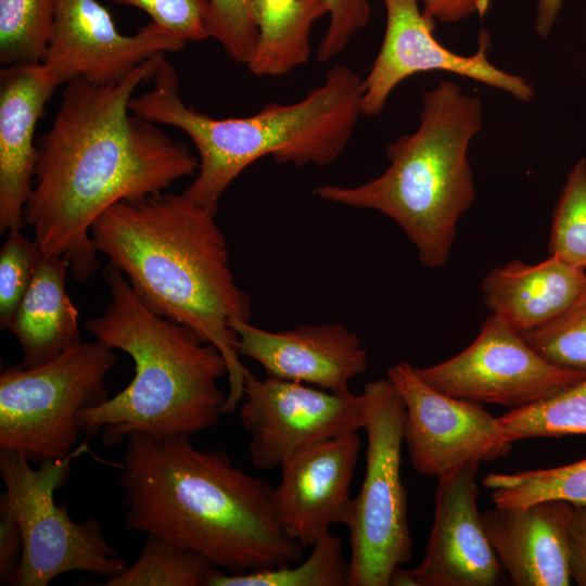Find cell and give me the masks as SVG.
Segmentation results:
<instances>
[{
  "label": "cell",
  "mask_w": 586,
  "mask_h": 586,
  "mask_svg": "<svg viewBox=\"0 0 586 586\" xmlns=\"http://www.w3.org/2000/svg\"><path fill=\"white\" fill-rule=\"evenodd\" d=\"M102 276L110 291L104 310L86 330L135 365L129 384L102 404L81 412L82 434H100L112 447L130 435L192 436L219 423L227 394L218 381L228 375L220 351L195 331L151 310L125 275L107 264Z\"/></svg>",
  "instance_id": "4"
},
{
  "label": "cell",
  "mask_w": 586,
  "mask_h": 586,
  "mask_svg": "<svg viewBox=\"0 0 586 586\" xmlns=\"http://www.w3.org/2000/svg\"><path fill=\"white\" fill-rule=\"evenodd\" d=\"M481 289L492 314L524 333L559 317L579 298L586 270L551 255L535 265L513 259L494 267Z\"/></svg>",
  "instance_id": "20"
},
{
  "label": "cell",
  "mask_w": 586,
  "mask_h": 586,
  "mask_svg": "<svg viewBox=\"0 0 586 586\" xmlns=\"http://www.w3.org/2000/svg\"><path fill=\"white\" fill-rule=\"evenodd\" d=\"M53 23L54 0H0L1 65L42 63Z\"/></svg>",
  "instance_id": "27"
},
{
  "label": "cell",
  "mask_w": 586,
  "mask_h": 586,
  "mask_svg": "<svg viewBox=\"0 0 586 586\" xmlns=\"http://www.w3.org/2000/svg\"><path fill=\"white\" fill-rule=\"evenodd\" d=\"M498 418L510 442L532 437L586 435V377L556 394Z\"/></svg>",
  "instance_id": "26"
},
{
  "label": "cell",
  "mask_w": 586,
  "mask_h": 586,
  "mask_svg": "<svg viewBox=\"0 0 586 586\" xmlns=\"http://www.w3.org/2000/svg\"><path fill=\"white\" fill-rule=\"evenodd\" d=\"M572 505L544 500L481 512L486 537L515 586H569Z\"/></svg>",
  "instance_id": "19"
},
{
  "label": "cell",
  "mask_w": 586,
  "mask_h": 586,
  "mask_svg": "<svg viewBox=\"0 0 586 586\" xmlns=\"http://www.w3.org/2000/svg\"><path fill=\"white\" fill-rule=\"evenodd\" d=\"M238 353L257 361L267 375L315 385L333 393L349 391L364 373L368 355L356 333L340 323L306 324L268 331L234 320Z\"/></svg>",
  "instance_id": "17"
},
{
  "label": "cell",
  "mask_w": 586,
  "mask_h": 586,
  "mask_svg": "<svg viewBox=\"0 0 586 586\" xmlns=\"http://www.w3.org/2000/svg\"><path fill=\"white\" fill-rule=\"evenodd\" d=\"M423 14L442 23H456L472 14L484 15L489 0H420Z\"/></svg>",
  "instance_id": "36"
},
{
  "label": "cell",
  "mask_w": 586,
  "mask_h": 586,
  "mask_svg": "<svg viewBox=\"0 0 586 586\" xmlns=\"http://www.w3.org/2000/svg\"><path fill=\"white\" fill-rule=\"evenodd\" d=\"M165 55L113 84L67 81L38 145L24 220L41 253L64 256L77 282L99 269L91 228L100 215L117 202L163 192L199 169L186 144L129 110L136 89L152 79Z\"/></svg>",
  "instance_id": "1"
},
{
  "label": "cell",
  "mask_w": 586,
  "mask_h": 586,
  "mask_svg": "<svg viewBox=\"0 0 586 586\" xmlns=\"http://www.w3.org/2000/svg\"><path fill=\"white\" fill-rule=\"evenodd\" d=\"M42 253L22 229H12L0 251V327L9 330Z\"/></svg>",
  "instance_id": "30"
},
{
  "label": "cell",
  "mask_w": 586,
  "mask_h": 586,
  "mask_svg": "<svg viewBox=\"0 0 586 586\" xmlns=\"http://www.w3.org/2000/svg\"><path fill=\"white\" fill-rule=\"evenodd\" d=\"M480 461L437 479L434 522L422 561L408 570L413 586H496L502 569L477 508Z\"/></svg>",
  "instance_id": "15"
},
{
  "label": "cell",
  "mask_w": 586,
  "mask_h": 586,
  "mask_svg": "<svg viewBox=\"0 0 586 586\" xmlns=\"http://www.w3.org/2000/svg\"><path fill=\"white\" fill-rule=\"evenodd\" d=\"M387 378L405 404L403 442L419 474L440 479L470 461H494L511 449L497 417L481 404L435 390L410 362L393 365Z\"/></svg>",
  "instance_id": "12"
},
{
  "label": "cell",
  "mask_w": 586,
  "mask_h": 586,
  "mask_svg": "<svg viewBox=\"0 0 586 586\" xmlns=\"http://www.w3.org/2000/svg\"><path fill=\"white\" fill-rule=\"evenodd\" d=\"M117 360L114 348L94 339L43 365L4 369L0 450L39 464L67 457L82 434L79 415L109 398L105 380Z\"/></svg>",
  "instance_id": "8"
},
{
  "label": "cell",
  "mask_w": 586,
  "mask_h": 586,
  "mask_svg": "<svg viewBox=\"0 0 586 586\" xmlns=\"http://www.w3.org/2000/svg\"><path fill=\"white\" fill-rule=\"evenodd\" d=\"M349 560L343 556V540L326 531L301 564L229 574L216 570L207 586H349Z\"/></svg>",
  "instance_id": "23"
},
{
  "label": "cell",
  "mask_w": 586,
  "mask_h": 586,
  "mask_svg": "<svg viewBox=\"0 0 586 586\" xmlns=\"http://www.w3.org/2000/svg\"><path fill=\"white\" fill-rule=\"evenodd\" d=\"M549 255L586 270V160L570 171L557 200L549 238Z\"/></svg>",
  "instance_id": "28"
},
{
  "label": "cell",
  "mask_w": 586,
  "mask_h": 586,
  "mask_svg": "<svg viewBox=\"0 0 586 586\" xmlns=\"http://www.w3.org/2000/svg\"><path fill=\"white\" fill-rule=\"evenodd\" d=\"M215 216L183 193L158 192L112 205L92 225L91 239L151 310L220 351L228 366V413L243 398L247 369L231 324L251 320L252 303L234 279Z\"/></svg>",
  "instance_id": "3"
},
{
  "label": "cell",
  "mask_w": 586,
  "mask_h": 586,
  "mask_svg": "<svg viewBox=\"0 0 586 586\" xmlns=\"http://www.w3.org/2000/svg\"><path fill=\"white\" fill-rule=\"evenodd\" d=\"M119 468L127 530L191 549L229 574L303 557L305 548L277 520L273 487L222 450L200 449L190 436L133 434Z\"/></svg>",
  "instance_id": "2"
},
{
  "label": "cell",
  "mask_w": 586,
  "mask_h": 586,
  "mask_svg": "<svg viewBox=\"0 0 586 586\" xmlns=\"http://www.w3.org/2000/svg\"><path fill=\"white\" fill-rule=\"evenodd\" d=\"M60 85L41 63L2 66L0 72V232L25 226L38 146L35 129Z\"/></svg>",
  "instance_id": "18"
},
{
  "label": "cell",
  "mask_w": 586,
  "mask_h": 586,
  "mask_svg": "<svg viewBox=\"0 0 586 586\" xmlns=\"http://www.w3.org/2000/svg\"><path fill=\"white\" fill-rule=\"evenodd\" d=\"M569 551L571 579L586 586V506L572 505Z\"/></svg>",
  "instance_id": "35"
},
{
  "label": "cell",
  "mask_w": 586,
  "mask_h": 586,
  "mask_svg": "<svg viewBox=\"0 0 586 586\" xmlns=\"http://www.w3.org/2000/svg\"><path fill=\"white\" fill-rule=\"evenodd\" d=\"M330 14V23L317 49V59L328 62L341 53L352 36L365 27L370 18L368 0H322Z\"/></svg>",
  "instance_id": "33"
},
{
  "label": "cell",
  "mask_w": 586,
  "mask_h": 586,
  "mask_svg": "<svg viewBox=\"0 0 586 586\" xmlns=\"http://www.w3.org/2000/svg\"><path fill=\"white\" fill-rule=\"evenodd\" d=\"M67 270L64 256L42 254L14 314L9 330L20 343L23 368L43 365L81 342L78 310L66 292Z\"/></svg>",
  "instance_id": "21"
},
{
  "label": "cell",
  "mask_w": 586,
  "mask_h": 586,
  "mask_svg": "<svg viewBox=\"0 0 586 586\" xmlns=\"http://www.w3.org/2000/svg\"><path fill=\"white\" fill-rule=\"evenodd\" d=\"M86 444L67 457L40 463L33 468L20 453L0 450V476L4 492L0 510L18 524L23 552L12 584L15 586H47L55 577L81 571L111 579L129 565L104 535L102 522L89 517L74 521L65 501L54 500L55 491L71 471L73 458Z\"/></svg>",
  "instance_id": "7"
},
{
  "label": "cell",
  "mask_w": 586,
  "mask_h": 586,
  "mask_svg": "<svg viewBox=\"0 0 586 586\" xmlns=\"http://www.w3.org/2000/svg\"><path fill=\"white\" fill-rule=\"evenodd\" d=\"M118 4L144 11L151 22L176 34L183 40L201 41L209 38L208 0H112Z\"/></svg>",
  "instance_id": "32"
},
{
  "label": "cell",
  "mask_w": 586,
  "mask_h": 586,
  "mask_svg": "<svg viewBox=\"0 0 586 586\" xmlns=\"http://www.w3.org/2000/svg\"><path fill=\"white\" fill-rule=\"evenodd\" d=\"M386 10L384 38L372 66L361 80L362 116H378L404 79L423 72L445 71L504 90L518 100L530 101L533 86L524 78L501 71L487 58L489 35L482 30L477 51L459 55L434 37L436 21L420 10L418 0H383Z\"/></svg>",
  "instance_id": "13"
},
{
  "label": "cell",
  "mask_w": 586,
  "mask_h": 586,
  "mask_svg": "<svg viewBox=\"0 0 586 586\" xmlns=\"http://www.w3.org/2000/svg\"><path fill=\"white\" fill-rule=\"evenodd\" d=\"M216 569L202 555L163 537L145 535L138 559L104 586H207Z\"/></svg>",
  "instance_id": "25"
},
{
  "label": "cell",
  "mask_w": 586,
  "mask_h": 586,
  "mask_svg": "<svg viewBox=\"0 0 586 586\" xmlns=\"http://www.w3.org/2000/svg\"><path fill=\"white\" fill-rule=\"evenodd\" d=\"M239 415L251 435V462L262 470L281 467L314 445L365 425L361 394L333 393L269 375L259 379L249 368Z\"/></svg>",
  "instance_id": "10"
},
{
  "label": "cell",
  "mask_w": 586,
  "mask_h": 586,
  "mask_svg": "<svg viewBox=\"0 0 586 586\" xmlns=\"http://www.w3.org/2000/svg\"><path fill=\"white\" fill-rule=\"evenodd\" d=\"M521 335L551 364L586 371V290L559 317Z\"/></svg>",
  "instance_id": "29"
},
{
  "label": "cell",
  "mask_w": 586,
  "mask_h": 586,
  "mask_svg": "<svg viewBox=\"0 0 586 586\" xmlns=\"http://www.w3.org/2000/svg\"><path fill=\"white\" fill-rule=\"evenodd\" d=\"M186 43L151 21L135 35H123L95 0H54L52 37L41 64L60 86L76 77L107 85L153 56L182 50Z\"/></svg>",
  "instance_id": "14"
},
{
  "label": "cell",
  "mask_w": 586,
  "mask_h": 586,
  "mask_svg": "<svg viewBox=\"0 0 586 586\" xmlns=\"http://www.w3.org/2000/svg\"><path fill=\"white\" fill-rule=\"evenodd\" d=\"M361 395L366 474L347 525L349 586H390L393 571L410 561L413 546L400 476L405 404L388 378L367 382Z\"/></svg>",
  "instance_id": "9"
},
{
  "label": "cell",
  "mask_w": 586,
  "mask_h": 586,
  "mask_svg": "<svg viewBox=\"0 0 586 586\" xmlns=\"http://www.w3.org/2000/svg\"><path fill=\"white\" fill-rule=\"evenodd\" d=\"M563 0H538L535 30L547 38L557 21Z\"/></svg>",
  "instance_id": "37"
},
{
  "label": "cell",
  "mask_w": 586,
  "mask_h": 586,
  "mask_svg": "<svg viewBox=\"0 0 586 586\" xmlns=\"http://www.w3.org/2000/svg\"><path fill=\"white\" fill-rule=\"evenodd\" d=\"M208 1L209 36L221 44L231 60L246 65L258 36L254 0Z\"/></svg>",
  "instance_id": "31"
},
{
  "label": "cell",
  "mask_w": 586,
  "mask_h": 586,
  "mask_svg": "<svg viewBox=\"0 0 586 586\" xmlns=\"http://www.w3.org/2000/svg\"><path fill=\"white\" fill-rule=\"evenodd\" d=\"M328 13L322 0H254L257 41L246 64L256 76H280L309 58L314 23Z\"/></svg>",
  "instance_id": "22"
},
{
  "label": "cell",
  "mask_w": 586,
  "mask_h": 586,
  "mask_svg": "<svg viewBox=\"0 0 586 586\" xmlns=\"http://www.w3.org/2000/svg\"><path fill=\"white\" fill-rule=\"evenodd\" d=\"M482 103L442 79L425 91L418 129L398 137L386 154L388 167L359 186H321V200L373 209L392 218L428 268L448 262L461 216L475 198L469 144L482 125Z\"/></svg>",
  "instance_id": "6"
},
{
  "label": "cell",
  "mask_w": 586,
  "mask_h": 586,
  "mask_svg": "<svg viewBox=\"0 0 586 586\" xmlns=\"http://www.w3.org/2000/svg\"><path fill=\"white\" fill-rule=\"evenodd\" d=\"M359 450L357 431L348 432L305 449L280 467L281 480L272 489L275 514L304 548H311L331 525H348Z\"/></svg>",
  "instance_id": "16"
},
{
  "label": "cell",
  "mask_w": 586,
  "mask_h": 586,
  "mask_svg": "<svg viewBox=\"0 0 586 586\" xmlns=\"http://www.w3.org/2000/svg\"><path fill=\"white\" fill-rule=\"evenodd\" d=\"M416 370L424 382L446 395L510 409L540 402L586 377V371L545 359L520 332L494 314L485 318L476 339L462 352Z\"/></svg>",
  "instance_id": "11"
},
{
  "label": "cell",
  "mask_w": 586,
  "mask_h": 586,
  "mask_svg": "<svg viewBox=\"0 0 586 586\" xmlns=\"http://www.w3.org/2000/svg\"><path fill=\"white\" fill-rule=\"evenodd\" d=\"M23 552V537L16 521L0 510V581H13Z\"/></svg>",
  "instance_id": "34"
},
{
  "label": "cell",
  "mask_w": 586,
  "mask_h": 586,
  "mask_svg": "<svg viewBox=\"0 0 586 586\" xmlns=\"http://www.w3.org/2000/svg\"><path fill=\"white\" fill-rule=\"evenodd\" d=\"M152 81L149 90L130 99L129 110L151 123L179 128L191 139L199 169L183 194L214 214L229 184L263 156L295 166L332 164L346 149L361 116V79L345 65L332 67L324 81L301 101L269 103L254 115L238 118H214L186 105L166 55Z\"/></svg>",
  "instance_id": "5"
},
{
  "label": "cell",
  "mask_w": 586,
  "mask_h": 586,
  "mask_svg": "<svg viewBox=\"0 0 586 586\" xmlns=\"http://www.w3.org/2000/svg\"><path fill=\"white\" fill-rule=\"evenodd\" d=\"M482 483L492 489L491 498L498 507H520L544 500L586 506V458L549 469L489 473Z\"/></svg>",
  "instance_id": "24"
}]
</instances>
